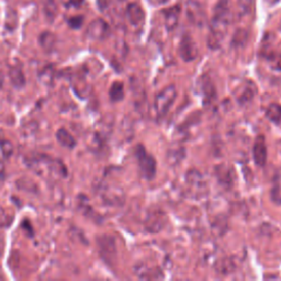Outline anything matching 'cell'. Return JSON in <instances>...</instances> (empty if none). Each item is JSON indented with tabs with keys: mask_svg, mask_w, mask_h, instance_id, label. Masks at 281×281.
I'll return each mask as SVG.
<instances>
[{
	"mask_svg": "<svg viewBox=\"0 0 281 281\" xmlns=\"http://www.w3.org/2000/svg\"><path fill=\"white\" fill-rule=\"evenodd\" d=\"M109 96L110 99L113 102H118L121 101L124 97V86L121 81H116L113 82L110 91H109Z\"/></svg>",
	"mask_w": 281,
	"mask_h": 281,
	"instance_id": "cell-12",
	"label": "cell"
},
{
	"mask_svg": "<svg viewBox=\"0 0 281 281\" xmlns=\"http://www.w3.org/2000/svg\"><path fill=\"white\" fill-rule=\"evenodd\" d=\"M44 12L50 19L56 16V5L54 0H44Z\"/></svg>",
	"mask_w": 281,
	"mask_h": 281,
	"instance_id": "cell-17",
	"label": "cell"
},
{
	"mask_svg": "<svg viewBox=\"0 0 281 281\" xmlns=\"http://www.w3.org/2000/svg\"><path fill=\"white\" fill-rule=\"evenodd\" d=\"M266 116L271 122L280 124L281 123V106L278 104H271L266 111Z\"/></svg>",
	"mask_w": 281,
	"mask_h": 281,
	"instance_id": "cell-13",
	"label": "cell"
},
{
	"mask_svg": "<svg viewBox=\"0 0 281 281\" xmlns=\"http://www.w3.org/2000/svg\"><path fill=\"white\" fill-rule=\"evenodd\" d=\"M3 85H4V76L2 73H0V89H2Z\"/></svg>",
	"mask_w": 281,
	"mask_h": 281,
	"instance_id": "cell-24",
	"label": "cell"
},
{
	"mask_svg": "<svg viewBox=\"0 0 281 281\" xmlns=\"http://www.w3.org/2000/svg\"><path fill=\"white\" fill-rule=\"evenodd\" d=\"M82 22H84V17L82 16H76L68 20L69 27L72 29H79L82 25Z\"/></svg>",
	"mask_w": 281,
	"mask_h": 281,
	"instance_id": "cell-19",
	"label": "cell"
},
{
	"mask_svg": "<svg viewBox=\"0 0 281 281\" xmlns=\"http://www.w3.org/2000/svg\"><path fill=\"white\" fill-rule=\"evenodd\" d=\"M126 17L129 19L131 24L140 25L144 22L145 12L143 8L140 7V5H138L137 3H131L126 8Z\"/></svg>",
	"mask_w": 281,
	"mask_h": 281,
	"instance_id": "cell-8",
	"label": "cell"
},
{
	"mask_svg": "<svg viewBox=\"0 0 281 281\" xmlns=\"http://www.w3.org/2000/svg\"><path fill=\"white\" fill-rule=\"evenodd\" d=\"M109 3H110V0H98V5H99V8L101 10H104L106 9L108 6H109Z\"/></svg>",
	"mask_w": 281,
	"mask_h": 281,
	"instance_id": "cell-22",
	"label": "cell"
},
{
	"mask_svg": "<svg viewBox=\"0 0 281 281\" xmlns=\"http://www.w3.org/2000/svg\"><path fill=\"white\" fill-rule=\"evenodd\" d=\"M56 138L63 148H66L68 150H72L76 146V139L66 129H60L56 133Z\"/></svg>",
	"mask_w": 281,
	"mask_h": 281,
	"instance_id": "cell-11",
	"label": "cell"
},
{
	"mask_svg": "<svg viewBox=\"0 0 281 281\" xmlns=\"http://www.w3.org/2000/svg\"><path fill=\"white\" fill-rule=\"evenodd\" d=\"M9 76L11 78L12 84H14L16 87H22L25 84L24 76L20 69L12 68L9 72Z\"/></svg>",
	"mask_w": 281,
	"mask_h": 281,
	"instance_id": "cell-15",
	"label": "cell"
},
{
	"mask_svg": "<svg viewBox=\"0 0 281 281\" xmlns=\"http://www.w3.org/2000/svg\"><path fill=\"white\" fill-rule=\"evenodd\" d=\"M40 44L44 50L50 52V51L53 50L55 45V35L49 31L44 32L40 36Z\"/></svg>",
	"mask_w": 281,
	"mask_h": 281,
	"instance_id": "cell-14",
	"label": "cell"
},
{
	"mask_svg": "<svg viewBox=\"0 0 281 281\" xmlns=\"http://www.w3.org/2000/svg\"><path fill=\"white\" fill-rule=\"evenodd\" d=\"M135 155L137 157V162L140 172H142L145 179L152 180L156 175V159L151 154L146 152L143 145H137L135 149Z\"/></svg>",
	"mask_w": 281,
	"mask_h": 281,
	"instance_id": "cell-2",
	"label": "cell"
},
{
	"mask_svg": "<svg viewBox=\"0 0 281 281\" xmlns=\"http://www.w3.org/2000/svg\"><path fill=\"white\" fill-rule=\"evenodd\" d=\"M177 97V91L175 86L166 87L164 90L159 92L154 101V109L158 118L165 117Z\"/></svg>",
	"mask_w": 281,
	"mask_h": 281,
	"instance_id": "cell-3",
	"label": "cell"
},
{
	"mask_svg": "<svg viewBox=\"0 0 281 281\" xmlns=\"http://www.w3.org/2000/svg\"><path fill=\"white\" fill-rule=\"evenodd\" d=\"M238 5L243 15H248L254 8L255 0H238Z\"/></svg>",
	"mask_w": 281,
	"mask_h": 281,
	"instance_id": "cell-16",
	"label": "cell"
},
{
	"mask_svg": "<svg viewBox=\"0 0 281 281\" xmlns=\"http://www.w3.org/2000/svg\"><path fill=\"white\" fill-rule=\"evenodd\" d=\"M164 223V213H162L161 211H152L148 216V220H146V228L152 233H156L163 228Z\"/></svg>",
	"mask_w": 281,
	"mask_h": 281,
	"instance_id": "cell-9",
	"label": "cell"
},
{
	"mask_svg": "<svg viewBox=\"0 0 281 281\" xmlns=\"http://www.w3.org/2000/svg\"><path fill=\"white\" fill-rule=\"evenodd\" d=\"M109 25L108 23L102 20V19H96L87 29V35L90 37L91 40H104L109 35Z\"/></svg>",
	"mask_w": 281,
	"mask_h": 281,
	"instance_id": "cell-6",
	"label": "cell"
},
{
	"mask_svg": "<svg viewBox=\"0 0 281 281\" xmlns=\"http://www.w3.org/2000/svg\"><path fill=\"white\" fill-rule=\"evenodd\" d=\"M232 5L229 0H219L215 5L211 21L208 44L211 49H218L224 39L229 23L232 21Z\"/></svg>",
	"mask_w": 281,
	"mask_h": 281,
	"instance_id": "cell-1",
	"label": "cell"
},
{
	"mask_svg": "<svg viewBox=\"0 0 281 281\" xmlns=\"http://www.w3.org/2000/svg\"><path fill=\"white\" fill-rule=\"evenodd\" d=\"M98 245L101 257L107 261L108 264H112L117 256L116 242L111 236H101L98 240Z\"/></svg>",
	"mask_w": 281,
	"mask_h": 281,
	"instance_id": "cell-4",
	"label": "cell"
},
{
	"mask_svg": "<svg viewBox=\"0 0 281 281\" xmlns=\"http://www.w3.org/2000/svg\"><path fill=\"white\" fill-rule=\"evenodd\" d=\"M179 54L186 62L194 61L198 55L197 44L189 34H184L179 44Z\"/></svg>",
	"mask_w": 281,
	"mask_h": 281,
	"instance_id": "cell-5",
	"label": "cell"
},
{
	"mask_svg": "<svg viewBox=\"0 0 281 281\" xmlns=\"http://www.w3.org/2000/svg\"><path fill=\"white\" fill-rule=\"evenodd\" d=\"M203 91H204V96H206L207 98H214L215 96V90H214V86L212 82L210 80H204V84H203Z\"/></svg>",
	"mask_w": 281,
	"mask_h": 281,
	"instance_id": "cell-18",
	"label": "cell"
},
{
	"mask_svg": "<svg viewBox=\"0 0 281 281\" xmlns=\"http://www.w3.org/2000/svg\"><path fill=\"white\" fill-rule=\"evenodd\" d=\"M169 0H152V3H154L156 5H164L166 3H168Z\"/></svg>",
	"mask_w": 281,
	"mask_h": 281,
	"instance_id": "cell-23",
	"label": "cell"
},
{
	"mask_svg": "<svg viewBox=\"0 0 281 281\" xmlns=\"http://www.w3.org/2000/svg\"><path fill=\"white\" fill-rule=\"evenodd\" d=\"M84 0H69L67 3V7H79Z\"/></svg>",
	"mask_w": 281,
	"mask_h": 281,
	"instance_id": "cell-21",
	"label": "cell"
},
{
	"mask_svg": "<svg viewBox=\"0 0 281 281\" xmlns=\"http://www.w3.org/2000/svg\"><path fill=\"white\" fill-rule=\"evenodd\" d=\"M164 14H165L166 27H167L169 31H172L178 25V22H179L180 7L178 5L174 6V7L165 10Z\"/></svg>",
	"mask_w": 281,
	"mask_h": 281,
	"instance_id": "cell-10",
	"label": "cell"
},
{
	"mask_svg": "<svg viewBox=\"0 0 281 281\" xmlns=\"http://www.w3.org/2000/svg\"><path fill=\"white\" fill-rule=\"evenodd\" d=\"M253 156L256 165H258L259 167H264L267 163L268 151H267L266 139L263 135H259L256 138V140H255V144L253 148Z\"/></svg>",
	"mask_w": 281,
	"mask_h": 281,
	"instance_id": "cell-7",
	"label": "cell"
},
{
	"mask_svg": "<svg viewBox=\"0 0 281 281\" xmlns=\"http://www.w3.org/2000/svg\"><path fill=\"white\" fill-rule=\"evenodd\" d=\"M274 57H276V63H277V67L279 69H281V44L279 45V48L277 49V53L274 54Z\"/></svg>",
	"mask_w": 281,
	"mask_h": 281,
	"instance_id": "cell-20",
	"label": "cell"
}]
</instances>
